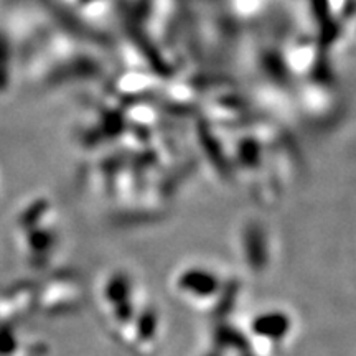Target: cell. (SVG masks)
I'll list each match as a JSON object with an SVG mask.
<instances>
[{
  "instance_id": "6da1fadb",
  "label": "cell",
  "mask_w": 356,
  "mask_h": 356,
  "mask_svg": "<svg viewBox=\"0 0 356 356\" xmlns=\"http://www.w3.org/2000/svg\"><path fill=\"white\" fill-rule=\"evenodd\" d=\"M17 48L12 35L0 26V96L7 95L13 81V71L17 65Z\"/></svg>"
}]
</instances>
